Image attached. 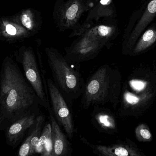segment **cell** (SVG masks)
<instances>
[{
	"label": "cell",
	"instance_id": "1",
	"mask_svg": "<svg viewBox=\"0 0 156 156\" xmlns=\"http://www.w3.org/2000/svg\"><path fill=\"white\" fill-rule=\"evenodd\" d=\"M40 106L35 91L18 64L7 56L0 74V129L5 131L10 125Z\"/></svg>",
	"mask_w": 156,
	"mask_h": 156
},
{
	"label": "cell",
	"instance_id": "2",
	"mask_svg": "<svg viewBox=\"0 0 156 156\" xmlns=\"http://www.w3.org/2000/svg\"><path fill=\"white\" fill-rule=\"evenodd\" d=\"M48 65L53 81L70 106L82 96L85 82L79 67L68 62L57 50H45Z\"/></svg>",
	"mask_w": 156,
	"mask_h": 156
},
{
	"label": "cell",
	"instance_id": "3",
	"mask_svg": "<svg viewBox=\"0 0 156 156\" xmlns=\"http://www.w3.org/2000/svg\"><path fill=\"white\" fill-rule=\"evenodd\" d=\"M110 74L106 66L100 67L85 82L82 95L81 105L83 109L107 102L110 89Z\"/></svg>",
	"mask_w": 156,
	"mask_h": 156
},
{
	"label": "cell",
	"instance_id": "4",
	"mask_svg": "<svg viewBox=\"0 0 156 156\" xmlns=\"http://www.w3.org/2000/svg\"><path fill=\"white\" fill-rule=\"evenodd\" d=\"M16 58L22 66L24 76L35 91L41 106L48 111L51 108L50 101L45 93L41 73L32 49L22 47L16 54Z\"/></svg>",
	"mask_w": 156,
	"mask_h": 156
},
{
	"label": "cell",
	"instance_id": "5",
	"mask_svg": "<svg viewBox=\"0 0 156 156\" xmlns=\"http://www.w3.org/2000/svg\"><path fill=\"white\" fill-rule=\"evenodd\" d=\"M48 94L51 109L56 120L63 128L68 139L74 136L75 124L70 105L52 79H47Z\"/></svg>",
	"mask_w": 156,
	"mask_h": 156
},
{
	"label": "cell",
	"instance_id": "6",
	"mask_svg": "<svg viewBox=\"0 0 156 156\" xmlns=\"http://www.w3.org/2000/svg\"><path fill=\"white\" fill-rule=\"evenodd\" d=\"M40 108L30 112L10 125L4 131L7 144L16 148L26 136L28 130L41 113Z\"/></svg>",
	"mask_w": 156,
	"mask_h": 156
},
{
	"label": "cell",
	"instance_id": "7",
	"mask_svg": "<svg viewBox=\"0 0 156 156\" xmlns=\"http://www.w3.org/2000/svg\"><path fill=\"white\" fill-rule=\"evenodd\" d=\"M45 116L40 113L26 134L18 151L19 156H31L35 154V148L41 135L45 124Z\"/></svg>",
	"mask_w": 156,
	"mask_h": 156
},
{
	"label": "cell",
	"instance_id": "8",
	"mask_svg": "<svg viewBox=\"0 0 156 156\" xmlns=\"http://www.w3.org/2000/svg\"><path fill=\"white\" fill-rule=\"evenodd\" d=\"M50 122L52 127V136L54 144L52 156H71L73 151L72 144L68 137L62 131L51 108L48 110Z\"/></svg>",
	"mask_w": 156,
	"mask_h": 156
},
{
	"label": "cell",
	"instance_id": "9",
	"mask_svg": "<svg viewBox=\"0 0 156 156\" xmlns=\"http://www.w3.org/2000/svg\"><path fill=\"white\" fill-rule=\"evenodd\" d=\"M156 14V0H151L147 7V9L131 34L128 44L131 46L136 41L140 34L151 21Z\"/></svg>",
	"mask_w": 156,
	"mask_h": 156
},
{
	"label": "cell",
	"instance_id": "10",
	"mask_svg": "<svg viewBox=\"0 0 156 156\" xmlns=\"http://www.w3.org/2000/svg\"><path fill=\"white\" fill-rule=\"evenodd\" d=\"M93 152L102 156H129L139 155L136 151L126 146H115L112 147L104 146H91Z\"/></svg>",
	"mask_w": 156,
	"mask_h": 156
},
{
	"label": "cell",
	"instance_id": "11",
	"mask_svg": "<svg viewBox=\"0 0 156 156\" xmlns=\"http://www.w3.org/2000/svg\"><path fill=\"white\" fill-rule=\"evenodd\" d=\"M156 41V30L150 29L144 33L135 47L134 52L138 53L152 45Z\"/></svg>",
	"mask_w": 156,
	"mask_h": 156
},
{
	"label": "cell",
	"instance_id": "12",
	"mask_svg": "<svg viewBox=\"0 0 156 156\" xmlns=\"http://www.w3.org/2000/svg\"><path fill=\"white\" fill-rule=\"evenodd\" d=\"M52 135V127L51 122L44 126L40 139L35 148V154L38 153L41 155L44 150V145L46 144L50 136Z\"/></svg>",
	"mask_w": 156,
	"mask_h": 156
},
{
	"label": "cell",
	"instance_id": "13",
	"mask_svg": "<svg viewBox=\"0 0 156 156\" xmlns=\"http://www.w3.org/2000/svg\"><path fill=\"white\" fill-rule=\"evenodd\" d=\"M19 23L23 27L29 30H33L36 27V23L34 18L33 14L30 10L21 12L19 17Z\"/></svg>",
	"mask_w": 156,
	"mask_h": 156
},
{
	"label": "cell",
	"instance_id": "14",
	"mask_svg": "<svg viewBox=\"0 0 156 156\" xmlns=\"http://www.w3.org/2000/svg\"><path fill=\"white\" fill-rule=\"evenodd\" d=\"M3 30H4V34L5 36L8 37H15V36H19L20 34H22V33H26L25 31L22 32V29L24 30V28H20L19 29V26L17 24H15L14 23L4 22L3 23Z\"/></svg>",
	"mask_w": 156,
	"mask_h": 156
},
{
	"label": "cell",
	"instance_id": "15",
	"mask_svg": "<svg viewBox=\"0 0 156 156\" xmlns=\"http://www.w3.org/2000/svg\"><path fill=\"white\" fill-rule=\"evenodd\" d=\"M136 135L139 140L141 141H148L152 139V135L149 129L145 125L141 124L136 129Z\"/></svg>",
	"mask_w": 156,
	"mask_h": 156
},
{
	"label": "cell",
	"instance_id": "16",
	"mask_svg": "<svg viewBox=\"0 0 156 156\" xmlns=\"http://www.w3.org/2000/svg\"><path fill=\"white\" fill-rule=\"evenodd\" d=\"M80 9V6L77 3L71 4L66 12V18L68 20H74L77 17Z\"/></svg>",
	"mask_w": 156,
	"mask_h": 156
},
{
	"label": "cell",
	"instance_id": "17",
	"mask_svg": "<svg viewBox=\"0 0 156 156\" xmlns=\"http://www.w3.org/2000/svg\"><path fill=\"white\" fill-rule=\"evenodd\" d=\"M145 98H139L135 95L129 93H126L125 94V99L127 103L131 105H137L140 101Z\"/></svg>",
	"mask_w": 156,
	"mask_h": 156
},
{
	"label": "cell",
	"instance_id": "18",
	"mask_svg": "<svg viewBox=\"0 0 156 156\" xmlns=\"http://www.w3.org/2000/svg\"><path fill=\"white\" fill-rule=\"evenodd\" d=\"M98 34L102 37H105L108 35L112 31V29L109 27L106 26H100L98 28Z\"/></svg>",
	"mask_w": 156,
	"mask_h": 156
},
{
	"label": "cell",
	"instance_id": "19",
	"mask_svg": "<svg viewBox=\"0 0 156 156\" xmlns=\"http://www.w3.org/2000/svg\"><path fill=\"white\" fill-rule=\"evenodd\" d=\"M130 84L134 89L137 90H142L146 86V83L141 81H132Z\"/></svg>",
	"mask_w": 156,
	"mask_h": 156
},
{
	"label": "cell",
	"instance_id": "20",
	"mask_svg": "<svg viewBox=\"0 0 156 156\" xmlns=\"http://www.w3.org/2000/svg\"><path fill=\"white\" fill-rule=\"evenodd\" d=\"M109 2V0H101V3L103 5H106Z\"/></svg>",
	"mask_w": 156,
	"mask_h": 156
}]
</instances>
